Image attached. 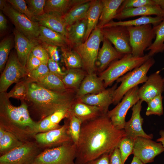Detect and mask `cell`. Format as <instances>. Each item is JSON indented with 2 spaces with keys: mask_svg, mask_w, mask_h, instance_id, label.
Instances as JSON below:
<instances>
[{
  "mask_svg": "<svg viewBox=\"0 0 164 164\" xmlns=\"http://www.w3.org/2000/svg\"><path fill=\"white\" fill-rule=\"evenodd\" d=\"M125 136L124 130L114 126L107 115L83 123L76 145V164H85L109 154Z\"/></svg>",
  "mask_w": 164,
  "mask_h": 164,
  "instance_id": "1",
  "label": "cell"
},
{
  "mask_svg": "<svg viewBox=\"0 0 164 164\" xmlns=\"http://www.w3.org/2000/svg\"><path fill=\"white\" fill-rule=\"evenodd\" d=\"M0 126L24 143L34 140L38 133V122L31 118L24 100L15 107L11 103L6 92L0 93Z\"/></svg>",
  "mask_w": 164,
  "mask_h": 164,
  "instance_id": "2",
  "label": "cell"
},
{
  "mask_svg": "<svg viewBox=\"0 0 164 164\" xmlns=\"http://www.w3.org/2000/svg\"><path fill=\"white\" fill-rule=\"evenodd\" d=\"M27 92L26 100L32 106L41 120L57 110L71 108L74 102L72 91L56 92L46 89L34 81L26 79Z\"/></svg>",
  "mask_w": 164,
  "mask_h": 164,
  "instance_id": "3",
  "label": "cell"
},
{
  "mask_svg": "<svg viewBox=\"0 0 164 164\" xmlns=\"http://www.w3.org/2000/svg\"><path fill=\"white\" fill-rule=\"evenodd\" d=\"M150 57L148 54L142 57L134 56L132 53L125 54L121 59L111 63L100 73L99 77L106 88L127 73L141 66Z\"/></svg>",
  "mask_w": 164,
  "mask_h": 164,
  "instance_id": "4",
  "label": "cell"
},
{
  "mask_svg": "<svg viewBox=\"0 0 164 164\" xmlns=\"http://www.w3.org/2000/svg\"><path fill=\"white\" fill-rule=\"evenodd\" d=\"M104 39L101 28L97 27L87 40L72 48L80 56L82 68L87 74L94 73L95 70L100 44Z\"/></svg>",
  "mask_w": 164,
  "mask_h": 164,
  "instance_id": "5",
  "label": "cell"
},
{
  "mask_svg": "<svg viewBox=\"0 0 164 164\" xmlns=\"http://www.w3.org/2000/svg\"><path fill=\"white\" fill-rule=\"evenodd\" d=\"M155 62L154 59L151 57L140 67L118 79L117 82H121V84L114 92L113 103L118 104L128 91L140 84L145 83L148 77L147 73Z\"/></svg>",
  "mask_w": 164,
  "mask_h": 164,
  "instance_id": "6",
  "label": "cell"
},
{
  "mask_svg": "<svg viewBox=\"0 0 164 164\" xmlns=\"http://www.w3.org/2000/svg\"><path fill=\"white\" fill-rule=\"evenodd\" d=\"M76 145L70 142L43 150L31 164H76Z\"/></svg>",
  "mask_w": 164,
  "mask_h": 164,
  "instance_id": "7",
  "label": "cell"
},
{
  "mask_svg": "<svg viewBox=\"0 0 164 164\" xmlns=\"http://www.w3.org/2000/svg\"><path fill=\"white\" fill-rule=\"evenodd\" d=\"M2 12L10 20L15 29L30 40L37 39L39 34V26L25 15L15 9L6 0H0Z\"/></svg>",
  "mask_w": 164,
  "mask_h": 164,
  "instance_id": "8",
  "label": "cell"
},
{
  "mask_svg": "<svg viewBox=\"0 0 164 164\" xmlns=\"http://www.w3.org/2000/svg\"><path fill=\"white\" fill-rule=\"evenodd\" d=\"M157 26L148 24L138 26L127 27L130 34V44L133 56L142 57L144 51L152 44L155 37Z\"/></svg>",
  "mask_w": 164,
  "mask_h": 164,
  "instance_id": "9",
  "label": "cell"
},
{
  "mask_svg": "<svg viewBox=\"0 0 164 164\" xmlns=\"http://www.w3.org/2000/svg\"><path fill=\"white\" fill-rule=\"evenodd\" d=\"M42 150L35 141L24 142L0 156V164H31Z\"/></svg>",
  "mask_w": 164,
  "mask_h": 164,
  "instance_id": "10",
  "label": "cell"
},
{
  "mask_svg": "<svg viewBox=\"0 0 164 164\" xmlns=\"http://www.w3.org/2000/svg\"><path fill=\"white\" fill-rule=\"evenodd\" d=\"M28 73L25 67L19 61L16 52L10 54L6 66L0 78V92H6L8 88L14 83L27 76Z\"/></svg>",
  "mask_w": 164,
  "mask_h": 164,
  "instance_id": "11",
  "label": "cell"
},
{
  "mask_svg": "<svg viewBox=\"0 0 164 164\" xmlns=\"http://www.w3.org/2000/svg\"><path fill=\"white\" fill-rule=\"evenodd\" d=\"M139 88L138 86L129 90L125 94L121 101L113 109L108 111L107 116L117 128L124 129L128 111L139 100L138 94Z\"/></svg>",
  "mask_w": 164,
  "mask_h": 164,
  "instance_id": "12",
  "label": "cell"
},
{
  "mask_svg": "<svg viewBox=\"0 0 164 164\" xmlns=\"http://www.w3.org/2000/svg\"><path fill=\"white\" fill-rule=\"evenodd\" d=\"M68 120L58 128L35 135L34 141L42 149L57 147L73 142L68 132Z\"/></svg>",
  "mask_w": 164,
  "mask_h": 164,
  "instance_id": "13",
  "label": "cell"
},
{
  "mask_svg": "<svg viewBox=\"0 0 164 164\" xmlns=\"http://www.w3.org/2000/svg\"><path fill=\"white\" fill-rule=\"evenodd\" d=\"M101 30L104 38L113 44L117 51L124 54L132 53L129 32L127 27H104L101 28Z\"/></svg>",
  "mask_w": 164,
  "mask_h": 164,
  "instance_id": "14",
  "label": "cell"
},
{
  "mask_svg": "<svg viewBox=\"0 0 164 164\" xmlns=\"http://www.w3.org/2000/svg\"><path fill=\"white\" fill-rule=\"evenodd\" d=\"M164 151L162 144L144 137L135 140L132 154L144 164L153 161L154 158Z\"/></svg>",
  "mask_w": 164,
  "mask_h": 164,
  "instance_id": "15",
  "label": "cell"
},
{
  "mask_svg": "<svg viewBox=\"0 0 164 164\" xmlns=\"http://www.w3.org/2000/svg\"><path fill=\"white\" fill-rule=\"evenodd\" d=\"M142 102L139 100L133 106L131 117L128 121L126 122L123 129L126 136L134 140L138 137L151 139L153 137L152 135H148L145 133L142 127L143 118L142 117L140 112Z\"/></svg>",
  "mask_w": 164,
  "mask_h": 164,
  "instance_id": "16",
  "label": "cell"
},
{
  "mask_svg": "<svg viewBox=\"0 0 164 164\" xmlns=\"http://www.w3.org/2000/svg\"><path fill=\"white\" fill-rule=\"evenodd\" d=\"M164 91V80L160 74V71L149 75L146 81L139 88V100L147 103Z\"/></svg>",
  "mask_w": 164,
  "mask_h": 164,
  "instance_id": "17",
  "label": "cell"
},
{
  "mask_svg": "<svg viewBox=\"0 0 164 164\" xmlns=\"http://www.w3.org/2000/svg\"><path fill=\"white\" fill-rule=\"evenodd\" d=\"M117 87L116 84L110 88L96 94L87 95L79 98L78 101L88 105L97 107L104 114H107L109 106L113 103L114 93Z\"/></svg>",
  "mask_w": 164,
  "mask_h": 164,
  "instance_id": "18",
  "label": "cell"
},
{
  "mask_svg": "<svg viewBox=\"0 0 164 164\" xmlns=\"http://www.w3.org/2000/svg\"><path fill=\"white\" fill-rule=\"evenodd\" d=\"M125 55L117 51L108 40L104 38L102 46L98 52L95 66L97 65L101 73L105 70L111 63L121 59Z\"/></svg>",
  "mask_w": 164,
  "mask_h": 164,
  "instance_id": "19",
  "label": "cell"
},
{
  "mask_svg": "<svg viewBox=\"0 0 164 164\" xmlns=\"http://www.w3.org/2000/svg\"><path fill=\"white\" fill-rule=\"evenodd\" d=\"M13 33L17 57L21 64L26 67L27 59L32 50L39 44L40 41L38 39H29L15 29Z\"/></svg>",
  "mask_w": 164,
  "mask_h": 164,
  "instance_id": "20",
  "label": "cell"
},
{
  "mask_svg": "<svg viewBox=\"0 0 164 164\" xmlns=\"http://www.w3.org/2000/svg\"><path fill=\"white\" fill-rule=\"evenodd\" d=\"M34 20L40 26L59 33L67 38V26L64 21L63 16L60 13L55 12L45 13L41 16L35 17Z\"/></svg>",
  "mask_w": 164,
  "mask_h": 164,
  "instance_id": "21",
  "label": "cell"
},
{
  "mask_svg": "<svg viewBox=\"0 0 164 164\" xmlns=\"http://www.w3.org/2000/svg\"><path fill=\"white\" fill-rule=\"evenodd\" d=\"M70 113L78 118L83 123L95 119L104 114L99 107L88 105L77 101L74 102Z\"/></svg>",
  "mask_w": 164,
  "mask_h": 164,
  "instance_id": "22",
  "label": "cell"
},
{
  "mask_svg": "<svg viewBox=\"0 0 164 164\" xmlns=\"http://www.w3.org/2000/svg\"><path fill=\"white\" fill-rule=\"evenodd\" d=\"M151 15L164 18V11L157 5L127 8L118 11L114 19L121 20L135 16Z\"/></svg>",
  "mask_w": 164,
  "mask_h": 164,
  "instance_id": "23",
  "label": "cell"
},
{
  "mask_svg": "<svg viewBox=\"0 0 164 164\" xmlns=\"http://www.w3.org/2000/svg\"><path fill=\"white\" fill-rule=\"evenodd\" d=\"M105 88L103 81L95 73L87 74L77 89L76 97L79 99L87 94H96Z\"/></svg>",
  "mask_w": 164,
  "mask_h": 164,
  "instance_id": "24",
  "label": "cell"
},
{
  "mask_svg": "<svg viewBox=\"0 0 164 164\" xmlns=\"http://www.w3.org/2000/svg\"><path fill=\"white\" fill-rule=\"evenodd\" d=\"M39 30L37 39L42 43L61 48H72L67 38L63 35L42 26L40 25Z\"/></svg>",
  "mask_w": 164,
  "mask_h": 164,
  "instance_id": "25",
  "label": "cell"
},
{
  "mask_svg": "<svg viewBox=\"0 0 164 164\" xmlns=\"http://www.w3.org/2000/svg\"><path fill=\"white\" fill-rule=\"evenodd\" d=\"M87 20L86 16L67 27V37L72 48L84 43L86 33Z\"/></svg>",
  "mask_w": 164,
  "mask_h": 164,
  "instance_id": "26",
  "label": "cell"
},
{
  "mask_svg": "<svg viewBox=\"0 0 164 164\" xmlns=\"http://www.w3.org/2000/svg\"><path fill=\"white\" fill-rule=\"evenodd\" d=\"M102 12L97 27L102 28L114 19L117 11L124 0H101Z\"/></svg>",
  "mask_w": 164,
  "mask_h": 164,
  "instance_id": "27",
  "label": "cell"
},
{
  "mask_svg": "<svg viewBox=\"0 0 164 164\" xmlns=\"http://www.w3.org/2000/svg\"><path fill=\"white\" fill-rule=\"evenodd\" d=\"M102 8L101 0H91L90 6L86 15L87 20V30L84 42L87 40L92 31L97 27Z\"/></svg>",
  "mask_w": 164,
  "mask_h": 164,
  "instance_id": "28",
  "label": "cell"
},
{
  "mask_svg": "<svg viewBox=\"0 0 164 164\" xmlns=\"http://www.w3.org/2000/svg\"><path fill=\"white\" fill-rule=\"evenodd\" d=\"M91 1V0H86L83 2L74 6L63 16L67 27L86 17Z\"/></svg>",
  "mask_w": 164,
  "mask_h": 164,
  "instance_id": "29",
  "label": "cell"
},
{
  "mask_svg": "<svg viewBox=\"0 0 164 164\" xmlns=\"http://www.w3.org/2000/svg\"><path fill=\"white\" fill-rule=\"evenodd\" d=\"M86 0H46L44 7L45 13L55 12L62 16L72 7Z\"/></svg>",
  "mask_w": 164,
  "mask_h": 164,
  "instance_id": "30",
  "label": "cell"
},
{
  "mask_svg": "<svg viewBox=\"0 0 164 164\" xmlns=\"http://www.w3.org/2000/svg\"><path fill=\"white\" fill-rule=\"evenodd\" d=\"M164 19V18L159 16L152 17L150 16H144L135 19L125 21L114 22L112 20L102 28L117 26H136L148 24H151L153 26H155L159 24Z\"/></svg>",
  "mask_w": 164,
  "mask_h": 164,
  "instance_id": "31",
  "label": "cell"
},
{
  "mask_svg": "<svg viewBox=\"0 0 164 164\" xmlns=\"http://www.w3.org/2000/svg\"><path fill=\"white\" fill-rule=\"evenodd\" d=\"M66 73L62 80L66 88L70 90V89H78L87 74L81 68L69 69Z\"/></svg>",
  "mask_w": 164,
  "mask_h": 164,
  "instance_id": "32",
  "label": "cell"
},
{
  "mask_svg": "<svg viewBox=\"0 0 164 164\" xmlns=\"http://www.w3.org/2000/svg\"><path fill=\"white\" fill-rule=\"evenodd\" d=\"M34 82L43 87L54 92H62L69 90L65 87L61 78L50 72L42 79Z\"/></svg>",
  "mask_w": 164,
  "mask_h": 164,
  "instance_id": "33",
  "label": "cell"
},
{
  "mask_svg": "<svg viewBox=\"0 0 164 164\" xmlns=\"http://www.w3.org/2000/svg\"><path fill=\"white\" fill-rule=\"evenodd\" d=\"M14 134L6 131L0 138V155H4L23 144Z\"/></svg>",
  "mask_w": 164,
  "mask_h": 164,
  "instance_id": "34",
  "label": "cell"
},
{
  "mask_svg": "<svg viewBox=\"0 0 164 164\" xmlns=\"http://www.w3.org/2000/svg\"><path fill=\"white\" fill-rule=\"evenodd\" d=\"M61 50L63 60L68 69L82 68L81 58L76 51L70 48Z\"/></svg>",
  "mask_w": 164,
  "mask_h": 164,
  "instance_id": "35",
  "label": "cell"
},
{
  "mask_svg": "<svg viewBox=\"0 0 164 164\" xmlns=\"http://www.w3.org/2000/svg\"><path fill=\"white\" fill-rule=\"evenodd\" d=\"M155 39L146 50H149L148 55L152 57L155 54L164 51V19L157 26Z\"/></svg>",
  "mask_w": 164,
  "mask_h": 164,
  "instance_id": "36",
  "label": "cell"
},
{
  "mask_svg": "<svg viewBox=\"0 0 164 164\" xmlns=\"http://www.w3.org/2000/svg\"><path fill=\"white\" fill-rule=\"evenodd\" d=\"M67 119L69 134L73 142L77 145L80 136L82 123L78 118L70 113Z\"/></svg>",
  "mask_w": 164,
  "mask_h": 164,
  "instance_id": "37",
  "label": "cell"
},
{
  "mask_svg": "<svg viewBox=\"0 0 164 164\" xmlns=\"http://www.w3.org/2000/svg\"><path fill=\"white\" fill-rule=\"evenodd\" d=\"M163 97L160 94L148 101L145 112L146 115H156L160 116L163 114L162 104Z\"/></svg>",
  "mask_w": 164,
  "mask_h": 164,
  "instance_id": "38",
  "label": "cell"
},
{
  "mask_svg": "<svg viewBox=\"0 0 164 164\" xmlns=\"http://www.w3.org/2000/svg\"><path fill=\"white\" fill-rule=\"evenodd\" d=\"M12 37H8L3 39L0 43V71L3 70L9 58L12 45Z\"/></svg>",
  "mask_w": 164,
  "mask_h": 164,
  "instance_id": "39",
  "label": "cell"
},
{
  "mask_svg": "<svg viewBox=\"0 0 164 164\" xmlns=\"http://www.w3.org/2000/svg\"><path fill=\"white\" fill-rule=\"evenodd\" d=\"M135 140L126 136L123 137L118 145L122 164H124L128 156L132 153Z\"/></svg>",
  "mask_w": 164,
  "mask_h": 164,
  "instance_id": "40",
  "label": "cell"
},
{
  "mask_svg": "<svg viewBox=\"0 0 164 164\" xmlns=\"http://www.w3.org/2000/svg\"><path fill=\"white\" fill-rule=\"evenodd\" d=\"M27 92V81L26 80L16 83L9 92H6V94L9 98L12 97L22 101L26 99Z\"/></svg>",
  "mask_w": 164,
  "mask_h": 164,
  "instance_id": "41",
  "label": "cell"
},
{
  "mask_svg": "<svg viewBox=\"0 0 164 164\" xmlns=\"http://www.w3.org/2000/svg\"><path fill=\"white\" fill-rule=\"evenodd\" d=\"M25 1L29 10L34 17L45 13L44 7L46 0H26Z\"/></svg>",
  "mask_w": 164,
  "mask_h": 164,
  "instance_id": "42",
  "label": "cell"
},
{
  "mask_svg": "<svg viewBox=\"0 0 164 164\" xmlns=\"http://www.w3.org/2000/svg\"><path fill=\"white\" fill-rule=\"evenodd\" d=\"M6 1L16 10L25 15L31 21H34V16L29 10L25 0H7Z\"/></svg>",
  "mask_w": 164,
  "mask_h": 164,
  "instance_id": "43",
  "label": "cell"
},
{
  "mask_svg": "<svg viewBox=\"0 0 164 164\" xmlns=\"http://www.w3.org/2000/svg\"><path fill=\"white\" fill-rule=\"evenodd\" d=\"M50 72L47 64L42 63L37 68L28 73L27 79L34 81L43 78Z\"/></svg>",
  "mask_w": 164,
  "mask_h": 164,
  "instance_id": "44",
  "label": "cell"
},
{
  "mask_svg": "<svg viewBox=\"0 0 164 164\" xmlns=\"http://www.w3.org/2000/svg\"><path fill=\"white\" fill-rule=\"evenodd\" d=\"M156 5L153 0H124L118 11L129 8Z\"/></svg>",
  "mask_w": 164,
  "mask_h": 164,
  "instance_id": "45",
  "label": "cell"
},
{
  "mask_svg": "<svg viewBox=\"0 0 164 164\" xmlns=\"http://www.w3.org/2000/svg\"><path fill=\"white\" fill-rule=\"evenodd\" d=\"M38 122V133L44 132L58 128L62 125L52 123L50 119V115Z\"/></svg>",
  "mask_w": 164,
  "mask_h": 164,
  "instance_id": "46",
  "label": "cell"
},
{
  "mask_svg": "<svg viewBox=\"0 0 164 164\" xmlns=\"http://www.w3.org/2000/svg\"><path fill=\"white\" fill-rule=\"evenodd\" d=\"M31 52L42 63L47 64L49 56L47 51L42 44H39L35 46L32 50Z\"/></svg>",
  "mask_w": 164,
  "mask_h": 164,
  "instance_id": "47",
  "label": "cell"
},
{
  "mask_svg": "<svg viewBox=\"0 0 164 164\" xmlns=\"http://www.w3.org/2000/svg\"><path fill=\"white\" fill-rule=\"evenodd\" d=\"M71 108H64L58 110L50 115V119L54 124H59L61 120L69 116Z\"/></svg>",
  "mask_w": 164,
  "mask_h": 164,
  "instance_id": "48",
  "label": "cell"
},
{
  "mask_svg": "<svg viewBox=\"0 0 164 164\" xmlns=\"http://www.w3.org/2000/svg\"><path fill=\"white\" fill-rule=\"evenodd\" d=\"M47 65L50 72L58 76L62 79L66 74V72H63L58 63L49 58Z\"/></svg>",
  "mask_w": 164,
  "mask_h": 164,
  "instance_id": "49",
  "label": "cell"
},
{
  "mask_svg": "<svg viewBox=\"0 0 164 164\" xmlns=\"http://www.w3.org/2000/svg\"><path fill=\"white\" fill-rule=\"evenodd\" d=\"M42 63L31 52L27 60L26 67L28 73L37 68Z\"/></svg>",
  "mask_w": 164,
  "mask_h": 164,
  "instance_id": "50",
  "label": "cell"
},
{
  "mask_svg": "<svg viewBox=\"0 0 164 164\" xmlns=\"http://www.w3.org/2000/svg\"><path fill=\"white\" fill-rule=\"evenodd\" d=\"M42 45L47 51L49 58L53 60L58 63L60 59L58 50V47L54 46L48 45L44 43H43Z\"/></svg>",
  "mask_w": 164,
  "mask_h": 164,
  "instance_id": "51",
  "label": "cell"
},
{
  "mask_svg": "<svg viewBox=\"0 0 164 164\" xmlns=\"http://www.w3.org/2000/svg\"><path fill=\"white\" fill-rule=\"evenodd\" d=\"M110 164H122L121 154L118 147L109 154Z\"/></svg>",
  "mask_w": 164,
  "mask_h": 164,
  "instance_id": "52",
  "label": "cell"
},
{
  "mask_svg": "<svg viewBox=\"0 0 164 164\" xmlns=\"http://www.w3.org/2000/svg\"><path fill=\"white\" fill-rule=\"evenodd\" d=\"M85 164H110L109 154H103L97 158L89 161Z\"/></svg>",
  "mask_w": 164,
  "mask_h": 164,
  "instance_id": "53",
  "label": "cell"
},
{
  "mask_svg": "<svg viewBox=\"0 0 164 164\" xmlns=\"http://www.w3.org/2000/svg\"><path fill=\"white\" fill-rule=\"evenodd\" d=\"M7 28V20L2 11L0 12V30L1 31L5 30Z\"/></svg>",
  "mask_w": 164,
  "mask_h": 164,
  "instance_id": "54",
  "label": "cell"
},
{
  "mask_svg": "<svg viewBox=\"0 0 164 164\" xmlns=\"http://www.w3.org/2000/svg\"><path fill=\"white\" fill-rule=\"evenodd\" d=\"M160 137L158 138L156 141L161 143L164 148V130H161L159 132Z\"/></svg>",
  "mask_w": 164,
  "mask_h": 164,
  "instance_id": "55",
  "label": "cell"
},
{
  "mask_svg": "<svg viewBox=\"0 0 164 164\" xmlns=\"http://www.w3.org/2000/svg\"><path fill=\"white\" fill-rule=\"evenodd\" d=\"M155 4L164 11V0H153Z\"/></svg>",
  "mask_w": 164,
  "mask_h": 164,
  "instance_id": "56",
  "label": "cell"
},
{
  "mask_svg": "<svg viewBox=\"0 0 164 164\" xmlns=\"http://www.w3.org/2000/svg\"><path fill=\"white\" fill-rule=\"evenodd\" d=\"M130 164H144L141 161L136 157L134 156Z\"/></svg>",
  "mask_w": 164,
  "mask_h": 164,
  "instance_id": "57",
  "label": "cell"
},
{
  "mask_svg": "<svg viewBox=\"0 0 164 164\" xmlns=\"http://www.w3.org/2000/svg\"><path fill=\"white\" fill-rule=\"evenodd\" d=\"M6 130L2 126H0V138L4 135Z\"/></svg>",
  "mask_w": 164,
  "mask_h": 164,
  "instance_id": "58",
  "label": "cell"
},
{
  "mask_svg": "<svg viewBox=\"0 0 164 164\" xmlns=\"http://www.w3.org/2000/svg\"><path fill=\"white\" fill-rule=\"evenodd\" d=\"M163 79H164V78H163Z\"/></svg>",
  "mask_w": 164,
  "mask_h": 164,
  "instance_id": "59",
  "label": "cell"
}]
</instances>
